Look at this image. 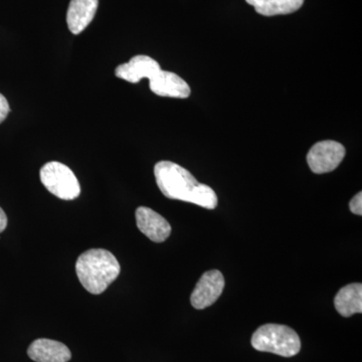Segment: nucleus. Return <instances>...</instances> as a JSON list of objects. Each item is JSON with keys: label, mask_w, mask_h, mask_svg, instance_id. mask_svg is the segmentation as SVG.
Here are the masks:
<instances>
[{"label": "nucleus", "mask_w": 362, "mask_h": 362, "mask_svg": "<svg viewBox=\"0 0 362 362\" xmlns=\"http://www.w3.org/2000/svg\"><path fill=\"white\" fill-rule=\"evenodd\" d=\"M154 175L159 189L168 199L190 202L206 209L218 206V195L213 188L199 183L189 171L175 162H158Z\"/></svg>", "instance_id": "f257e3e1"}, {"label": "nucleus", "mask_w": 362, "mask_h": 362, "mask_svg": "<svg viewBox=\"0 0 362 362\" xmlns=\"http://www.w3.org/2000/svg\"><path fill=\"white\" fill-rule=\"evenodd\" d=\"M120 264L111 252L90 249L83 252L76 263L78 281L90 294H102L120 274Z\"/></svg>", "instance_id": "f03ea898"}, {"label": "nucleus", "mask_w": 362, "mask_h": 362, "mask_svg": "<svg viewBox=\"0 0 362 362\" xmlns=\"http://www.w3.org/2000/svg\"><path fill=\"white\" fill-rule=\"evenodd\" d=\"M252 345L262 352H270L283 357L299 354L301 341L296 331L281 324H265L252 334Z\"/></svg>", "instance_id": "7ed1b4c3"}, {"label": "nucleus", "mask_w": 362, "mask_h": 362, "mask_svg": "<svg viewBox=\"0 0 362 362\" xmlns=\"http://www.w3.org/2000/svg\"><path fill=\"white\" fill-rule=\"evenodd\" d=\"M40 181L51 194L64 201H73L81 194L75 173L65 164L51 161L40 169Z\"/></svg>", "instance_id": "20e7f679"}, {"label": "nucleus", "mask_w": 362, "mask_h": 362, "mask_svg": "<svg viewBox=\"0 0 362 362\" xmlns=\"http://www.w3.org/2000/svg\"><path fill=\"white\" fill-rule=\"evenodd\" d=\"M345 156V148L339 142L326 140L316 143L307 154V162L314 173H331L341 163Z\"/></svg>", "instance_id": "39448f33"}, {"label": "nucleus", "mask_w": 362, "mask_h": 362, "mask_svg": "<svg viewBox=\"0 0 362 362\" xmlns=\"http://www.w3.org/2000/svg\"><path fill=\"white\" fill-rule=\"evenodd\" d=\"M223 288H225V278L220 271L206 272L199 279L190 296L192 306L199 310L211 306L221 297Z\"/></svg>", "instance_id": "423d86ee"}, {"label": "nucleus", "mask_w": 362, "mask_h": 362, "mask_svg": "<svg viewBox=\"0 0 362 362\" xmlns=\"http://www.w3.org/2000/svg\"><path fill=\"white\" fill-rule=\"evenodd\" d=\"M135 216L137 228L152 242L162 243L168 239L171 226L160 214L149 207L140 206L136 209Z\"/></svg>", "instance_id": "0eeeda50"}, {"label": "nucleus", "mask_w": 362, "mask_h": 362, "mask_svg": "<svg viewBox=\"0 0 362 362\" xmlns=\"http://www.w3.org/2000/svg\"><path fill=\"white\" fill-rule=\"evenodd\" d=\"M161 70L156 59L144 54L133 57L128 63L118 66L115 70L117 77L124 81L137 84L142 78H151Z\"/></svg>", "instance_id": "6e6552de"}, {"label": "nucleus", "mask_w": 362, "mask_h": 362, "mask_svg": "<svg viewBox=\"0 0 362 362\" xmlns=\"http://www.w3.org/2000/svg\"><path fill=\"white\" fill-rule=\"evenodd\" d=\"M150 90L160 97L187 99L190 88L187 83L173 71L160 70L149 80Z\"/></svg>", "instance_id": "1a4fd4ad"}, {"label": "nucleus", "mask_w": 362, "mask_h": 362, "mask_svg": "<svg viewBox=\"0 0 362 362\" xmlns=\"http://www.w3.org/2000/svg\"><path fill=\"white\" fill-rule=\"evenodd\" d=\"M28 354L35 362H68L71 358L70 349L64 343L45 338L35 340Z\"/></svg>", "instance_id": "9d476101"}, {"label": "nucleus", "mask_w": 362, "mask_h": 362, "mask_svg": "<svg viewBox=\"0 0 362 362\" xmlns=\"http://www.w3.org/2000/svg\"><path fill=\"white\" fill-rule=\"evenodd\" d=\"M99 0H71L66 23L74 35L84 32L97 13Z\"/></svg>", "instance_id": "9b49d317"}, {"label": "nucleus", "mask_w": 362, "mask_h": 362, "mask_svg": "<svg viewBox=\"0 0 362 362\" xmlns=\"http://www.w3.org/2000/svg\"><path fill=\"white\" fill-rule=\"evenodd\" d=\"M335 308L343 317L362 312V285L354 283L341 288L334 299Z\"/></svg>", "instance_id": "f8f14e48"}, {"label": "nucleus", "mask_w": 362, "mask_h": 362, "mask_svg": "<svg viewBox=\"0 0 362 362\" xmlns=\"http://www.w3.org/2000/svg\"><path fill=\"white\" fill-rule=\"evenodd\" d=\"M257 13L265 16L295 13L303 6L304 0H246Z\"/></svg>", "instance_id": "ddd939ff"}, {"label": "nucleus", "mask_w": 362, "mask_h": 362, "mask_svg": "<svg viewBox=\"0 0 362 362\" xmlns=\"http://www.w3.org/2000/svg\"><path fill=\"white\" fill-rule=\"evenodd\" d=\"M349 209L352 214H357V216H361L362 214V194L354 195V199L349 202Z\"/></svg>", "instance_id": "4468645a"}, {"label": "nucleus", "mask_w": 362, "mask_h": 362, "mask_svg": "<svg viewBox=\"0 0 362 362\" xmlns=\"http://www.w3.org/2000/svg\"><path fill=\"white\" fill-rule=\"evenodd\" d=\"M9 111H11V108H9L6 98L4 95L0 94V124L6 120Z\"/></svg>", "instance_id": "2eb2a0df"}, {"label": "nucleus", "mask_w": 362, "mask_h": 362, "mask_svg": "<svg viewBox=\"0 0 362 362\" xmlns=\"http://www.w3.org/2000/svg\"><path fill=\"white\" fill-rule=\"evenodd\" d=\"M7 226V216L4 209L0 207V233L6 230Z\"/></svg>", "instance_id": "dca6fc26"}]
</instances>
